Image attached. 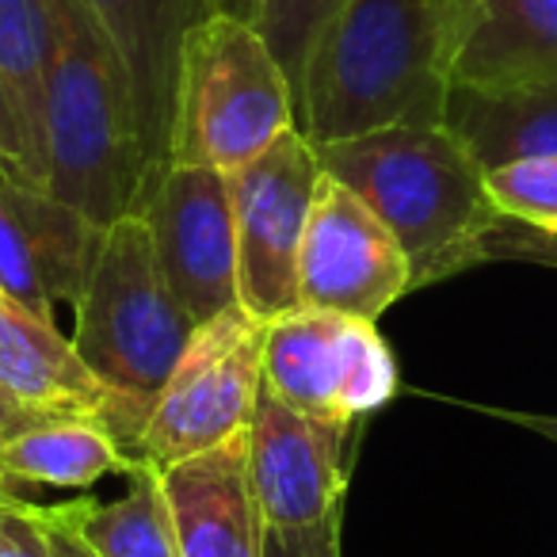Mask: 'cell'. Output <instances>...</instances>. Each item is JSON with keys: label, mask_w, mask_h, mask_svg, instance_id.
I'll return each mask as SVG.
<instances>
[{"label": "cell", "mask_w": 557, "mask_h": 557, "mask_svg": "<svg viewBox=\"0 0 557 557\" xmlns=\"http://www.w3.org/2000/svg\"><path fill=\"white\" fill-rule=\"evenodd\" d=\"M455 88V0H344L298 85V131L313 146L443 126Z\"/></svg>", "instance_id": "obj_1"}, {"label": "cell", "mask_w": 557, "mask_h": 557, "mask_svg": "<svg viewBox=\"0 0 557 557\" xmlns=\"http://www.w3.org/2000/svg\"><path fill=\"white\" fill-rule=\"evenodd\" d=\"M318 157L397 237L412 287L488 260V245L508 225L488 199L485 169L450 126H389L318 146Z\"/></svg>", "instance_id": "obj_2"}, {"label": "cell", "mask_w": 557, "mask_h": 557, "mask_svg": "<svg viewBox=\"0 0 557 557\" xmlns=\"http://www.w3.org/2000/svg\"><path fill=\"white\" fill-rule=\"evenodd\" d=\"M47 9V187L111 225L149 184L131 73L85 0Z\"/></svg>", "instance_id": "obj_3"}, {"label": "cell", "mask_w": 557, "mask_h": 557, "mask_svg": "<svg viewBox=\"0 0 557 557\" xmlns=\"http://www.w3.org/2000/svg\"><path fill=\"white\" fill-rule=\"evenodd\" d=\"M298 126L295 85L252 20L210 12L187 32L169 164L233 172Z\"/></svg>", "instance_id": "obj_4"}, {"label": "cell", "mask_w": 557, "mask_h": 557, "mask_svg": "<svg viewBox=\"0 0 557 557\" xmlns=\"http://www.w3.org/2000/svg\"><path fill=\"white\" fill-rule=\"evenodd\" d=\"M73 318V344L85 363L119 394L153 405L191 341L195 321L172 295L153 233L138 210L103 230Z\"/></svg>", "instance_id": "obj_5"}, {"label": "cell", "mask_w": 557, "mask_h": 557, "mask_svg": "<svg viewBox=\"0 0 557 557\" xmlns=\"http://www.w3.org/2000/svg\"><path fill=\"white\" fill-rule=\"evenodd\" d=\"M263 344L268 321L252 318L245 306L195 325L131 447L134 455L161 473L245 435L263 389Z\"/></svg>", "instance_id": "obj_6"}, {"label": "cell", "mask_w": 557, "mask_h": 557, "mask_svg": "<svg viewBox=\"0 0 557 557\" xmlns=\"http://www.w3.org/2000/svg\"><path fill=\"white\" fill-rule=\"evenodd\" d=\"M318 146L302 131L278 134L230 176L237 230V298L252 318L278 321L298 306V256L321 184Z\"/></svg>", "instance_id": "obj_7"}, {"label": "cell", "mask_w": 557, "mask_h": 557, "mask_svg": "<svg viewBox=\"0 0 557 557\" xmlns=\"http://www.w3.org/2000/svg\"><path fill=\"white\" fill-rule=\"evenodd\" d=\"M263 386L306 417L351 424L394 401L397 359L374 321L298 306L268 325Z\"/></svg>", "instance_id": "obj_8"}, {"label": "cell", "mask_w": 557, "mask_h": 557, "mask_svg": "<svg viewBox=\"0 0 557 557\" xmlns=\"http://www.w3.org/2000/svg\"><path fill=\"white\" fill-rule=\"evenodd\" d=\"M172 295L195 325L218 318L237 298V230L230 176L207 164H164L138 199Z\"/></svg>", "instance_id": "obj_9"}, {"label": "cell", "mask_w": 557, "mask_h": 557, "mask_svg": "<svg viewBox=\"0 0 557 557\" xmlns=\"http://www.w3.org/2000/svg\"><path fill=\"white\" fill-rule=\"evenodd\" d=\"M409 290L412 268L397 237L348 184L321 172L298 256V302L374 321Z\"/></svg>", "instance_id": "obj_10"}, {"label": "cell", "mask_w": 557, "mask_h": 557, "mask_svg": "<svg viewBox=\"0 0 557 557\" xmlns=\"http://www.w3.org/2000/svg\"><path fill=\"white\" fill-rule=\"evenodd\" d=\"M0 389L35 417H85L134 447L153 405L100 379L73 336L0 290Z\"/></svg>", "instance_id": "obj_11"}, {"label": "cell", "mask_w": 557, "mask_h": 557, "mask_svg": "<svg viewBox=\"0 0 557 557\" xmlns=\"http://www.w3.org/2000/svg\"><path fill=\"white\" fill-rule=\"evenodd\" d=\"M103 230L50 187L0 172V290L50 321L58 306L77 310Z\"/></svg>", "instance_id": "obj_12"}, {"label": "cell", "mask_w": 557, "mask_h": 557, "mask_svg": "<svg viewBox=\"0 0 557 557\" xmlns=\"http://www.w3.org/2000/svg\"><path fill=\"white\" fill-rule=\"evenodd\" d=\"M351 424L306 417L268 386L248 424V478L268 527H313L341 516Z\"/></svg>", "instance_id": "obj_13"}, {"label": "cell", "mask_w": 557, "mask_h": 557, "mask_svg": "<svg viewBox=\"0 0 557 557\" xmlns=\"http://www.w3.org/2000/svg\"><path fill=\"white\" fill-rule=\"evenodd\" d=\"M85 4L100 20L131 73L141 149L153 180L169 164L180 50L187 32L202 16H210V4L207 0H85Z\"/></svg>", "instance_id": "obj_14"}, {"label": "cell", "mask_w": 557, "mask_h": 557, "mask_svg": "<svg viewBox=\"0 0 557 557\" xmlns=\"http://www.w3.org/2000/svg\"><path fill=\"white\" fill-rule=\"evenodd\" d=\"M180 557H260L263 516L248 478V432L161 470Z\"/></svg>", "instance_id": "obj_15"}, {"label": "cell", "mask_w": 557, "mask_h": 557, "mask_svg": "<svg viewBox=\"0 0 557 557\" xmlns=\"http://www.w3.org/2000/svg\"><path fill=\"white\" fill-rule=\"evenodd\" d=\"M557 77V0H455V88Z\"/></svg>", "instance_id": "obj_16"}, {"label": "cell", "mask_w": 557, "mask_h": 557, "mask_svg": "<svg viewBox=\"0 0 557 557\" xmlns=\"http://www.w3.org/2000/svg\"><path fill=\"white\" fill-rule=\"evenodd\" d=\"M443 126L462 138L481 169L557 157V77L519 88H450Z\"/></svg>", "instance_id": "obj_17"}, {"label": "cell", "mask_w": 557, "mask_h": 557, "mask_svg": "<svg viewBox=\"0 0 557 557\" xmlns=\"http://www.w3.org/2000/svg\"><path fill=\"white\" fill-rule=\"evenodd\" d=\"M141 458L103 424L85 417H47L20 428L0 447V478L9 488H92L103 478H131Z\"/></svg>", "instance_id": "obj_18"}, {"label": "cell", "mask_w": 557, "mask_h": 557, "mask_svg": "<svg viewBox=\"0 0 557 557\" xmlns=\"http://www.w3.org/2000/svg\"><path fill=\"white\" fill-rule=\"evenodd\" d=\"M47 9L0 0V100L16 138V176L47 187Z\"/></svg>", "instance_id": "obj_19"}, {"label": "cell", "mask_w": 557, "mask_h": 557, "mask_svg": "<svg viewBox=\"0 0 557 557\" xmlns=\"http://www.w3.org/2000/svg\"><path fill=\"white\" fill-rule=\"evenodd\" d=\"M77 527L100 557H180L161 473L149 462L134 466L119 500H77Z\"/></svg>", "instance_id": "obj_20"}, {"label": "cell", "mask_w": 557, "mask_h": 557, "mask_svg": "<svg viewBox=\"0 0 557 557\" xmlns=\"http://www.w3.org/2000/svg\"><path fill=\"white\" fill-rule=\"evenodd\" d=\"M493 207L519 225L557 233V157H523L485 172Z\"/></svg>", "instance_id": "obj_21"}, {"label": "cell", "mask_w": 557, "mask_h": 557, "mask_svg": "<svg viewBox=\"0 0 557 557\" xmlns=\"http://www.w3.org/2000/svg\"><path fill=\"white\" fill-rule=\"evenodd\" d=\"M344 0H260L256 12V27L268 39L271 54L278 58V65L287 70L290 85H302L306 62L310 50L318 42V35L325 32V24L333 20V12L341 9Z\"/></svg>", "instance_id": "obj_22"}, {"label": "cell", "mask_w": 557, "mask_h": 557, "mask_svg": "<svg viewBox=\"0 0 557 557\" xmlns=\"http://www.w3.org/2000/svg\"><path fill=\"white\" fill-rule=\"evenodd\" d=\"M0 557H54L42 504H0Z\"/></svg>", "instance_id": "obj_23"}, {"label": "cell", "mask_w": 557, "mask_h": 557, "mask_svg": "<svg viewBox=\"0 0 557 557\" xmlns=\"http://www.w3.org/2000/svg\"><path fill=\"white\" fill-rule=\"evenodd\" d=\"M260 557H341V516L313 527H263Z\"/></svg>", "instance_id": "obj_24"}, {"label": "cell", "mask_w": 557, "mask_h": 557, "mask_svg": "<svg viewBox=\"0 0 557 557\" xmlns=\"http://www.w3.org/2000/svg\"><path fill=\"white\" fill-rule=\"evenodd\" d=\"M493 256H519V260H539V263L557 268V233L531 230V225H519L508 218V225H504L493 237V245H488V260H493Z\"/></svg>", "instance_id": "obj_25"}, {"label": "cell", "mask_w": 557, "mask_h": 557, "mask_svg": "<svg viewBox=\"0 0 557 557\" xmlns=\"http://www.w3.org/2000/svg\"><path fill=\"white\" fill-rule=\"evenodd\" d=\"M47 534L50 546H54V557H100L77 527V500L47 508Z\"/></svg>", "instance_id": "obj_26"}, {"label": "cell", "mask_w": 557, "mask_h": 557, "mask_svg": "<svg viewBox=\"0 0 557 557\" xmlns=\"http://www.w3.org/2000/svg\"><path fill=\"white\" fill-rule=\"evenodd\" d=\"M35 420H47V417H35V412H27L24 405H16L9 394H4V389H0V447H4V443H9L20 428L35 424Z\"/></svg>", "instance_id": "obj_27"}, {"label": "cell", "mask_w": 557, "mask_h": 557, "mask_svg": "<svg viewBox=\"0 0 557 557\" xmlns=\"http://www.w3.org/2000/svg\"><path fill=\"white\" fill-rule=\"evenodd\" d=\"M210 12H225V16H240V20H252L256 24V12H260V0H207Z\"/></svg>", "instance_id": "obj_28"}, {"label": "cell", "mask_w": 557, "mask_h": 557, "mask_svg": "<svg viewBox=\"0 0 557 557\" xmlns=\"http://www.w3.org/2000/svg\"><path fill=\"white\" fill-rule=\"evenodd\" d=\"M0 153L9 161V172L16 176V138H12V123H9V111H4V100H0Z\"/></svg>", "instance_id": "obj_29"}, {"label": "cell", "mask_w": 557, "mask_h": 557, "mask_svg": "<svg viewBox=\"0 0 557 557\" xmlns=\"http://www.w3.org/2000/svg\"><path fill=\"white\" fill-rule=\"evenodd\" d=\"M511 420H519V424L534 428V432L549 435V440H554V443H557V420H549V417H511Z\"/></svg>", "instance_id": "obj_30"}, {"label": "cell", "mask_w": 557, "mask_h": 557, "mask_svg": "<svg viewBox=\"0 0 557 557\" xmlns=\"http://www.w3.org/2000/svg\"><path fill=\"white\" fill-rule=\"evenodd\" d=\"M9 500H20V496H16V488H9V481L0 478V504H9Z\"/></svg>", "instance_id": "obj_31"}, {"label": "cell", "mask_w": 557, "mask_h": 557, "mask_svg": "<svg viewBox=\"0 0 557 557\" xmlns=\"http://www.w3.org/2000/svg\"><path fill=\"white\" fill-rule=\"evenodd\" d=\"M0 172H9V161H4V153H0Z\"/></svg>", "instance_id": "obj_32"}]
</instances>
